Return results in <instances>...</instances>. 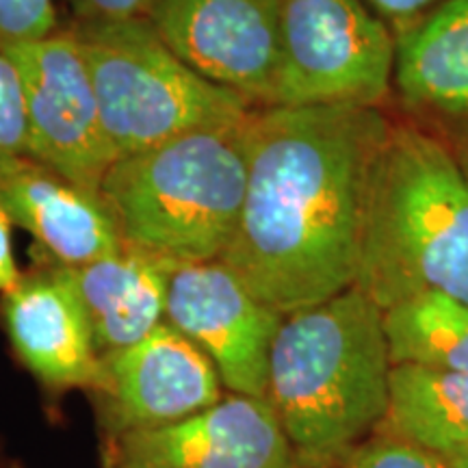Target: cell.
I'll return each mask as SVG.
<instances>
[{
	"label": "cell",
	"mask_w": 468,
	"mask_h": 468,
	"mask_svg": "<svg viewBox=\"0 0 468 468\" xmlns=\"http://www.w3.org/2000/svg\"><path fill=\"white\" fill-rule=\"evenodd\" d=\"M393 117L368 107H261L250 117L248 186L221 262L289 314L356 282L373 163Z\"/></svg>",
	"instance_id": "cell-1"
},
{
	"label": "cell",
	"mask_w": 468,
	"mask_h": 468,
	"mask_svg": "<svg viewBox=\"0 0 468 468\" xmlns=\"http://www.w3.org/2000/svg\"><path fill=\"white\" fill-rule=\"evenodd\" d=\"M384 308L358 286L284 314L267 399L302 468H335L384 425L390 401Z\"/></svg>",
	"instance_id": "cell-2"
},
{
	"label": "cell",
	"mask_w": 468,
	"mask_h": 468,
	"mask_svg": "<svg viewBox=\"0 0 468 468\" xmlns=\"http://www.w3.org/2000/svg\"><path fill=\"white\" fill-rule=\"evenodd\" d=\"M354 286L384 310L431 291L468 302V174L452 139L393 120L368 180Z\"/></svg>",
	"instance_id": "cell-3"
},
{
	"label": "cell",
	"mask_w": 468,
	"mask_h": 468,
	"mask_svg": "<svg viewBox=\"0 0 468 468\" xmlns=\"http://www.w3.org/2000/svg\"><path fill=\"white\" fill-rule=\"evenodd\" d=\"M250 117L120 156L101 196L122 241L172 265L219 261L245 200Z\"/></svg>",
	"instance_id": "cell-4"
},
{
	"label": "cell",
	"mask_w": 468,
	"mask_h": 468,
	"mask_svg": "<svg viewBox=\"0 0 468 468\" xmlns=\"http://www.w3.org/2000/svg\"><path fill=\"white\" fill-rule=\"evenodd\" d=\"M69 31L120 156L202 128L239 124L259 109L186 66L148 17L72 20Z\"/></svg>",
	"instance_id": "cell-5"
},
{
	"label": "cell",
	"mask_w": 468,
	"mask_h": 468,
	"mask_svg": "<svg viewBox=\"0 0 468 468\" xmlns=\"http://www.w3.org/2000/svg\"><path fill=\"white\" fill-rule=\"evenodd\" d=\"M395 61V33L365 0H282L269 107L384 109Z\"/></svg>",
	"instance_id": "cell-6"
},
{
	"label": "cell",
	"mask_w": 468,
	"mask_h": 468,
	"mask_svg": "<svg viewBox=\"0 0 468 468\" xmlns=\"http://www.w3.org/2000/svg\"><path fill=\"white\" fill-rule=\"evenodd\" d=\"M7 52L25 93L27 154L80 189L101 193L120 159L93 90L85 57L69 27L17 44Z\"/></svg>",
	"instance_id": "cell-7"
},
{
	"label": "cell",
	"mask_w": 468,
	"mask_h": 468,
	"mask_svg": "<svg viewBox=\"0 0 468 468\" xmlns=\"http://www.w3.org/2000/svg\"><path fill=\"white\" fill-rule=\"evenodd\" d=\"M282 319L221 261L172 267L165 321L208 356L228 393L267 397L269 354Z\"/></svg>",
	"instance_id": "cell-8"
},
{
	"label": "cell",
	"mask_w": 468,
	"mask_h": 468,
	"mask_svg": "<svg viewBox=\"0 0 468 468\" xmlns=\"http://www.w3.org/2000/svg\"><path fill=\"white\" fill-rule=\"evenodd\" d=\"M282 0H150L145 17L186 66L269 107Z\"/></svg>",
	"instance_id": "cell-9"
},
{
	"label": "cell",
	"mask_w": 468,
	"mask_h": 468,
	"mask_svg": "<svg viewBox=\"0 0 468 468\" xmlns=\"http://www.w3.org/2000/svg\"><path fill=\"white\" fill-rule=\"evenodd\" d=\"M111 468H302L267 397L224 393L178 423L104 444Z\"/></svg>",
	"instance_id": "cell-10"
},
{
	"label": "cell",
	"mask_w": 468,
	"mask_h": 468,
	"mask_svg": "<svg viewBox=\"0 0 468 468\" xmlns=\"http://www.w3.org/2000/svg\"><path fill=\"white\" fill-rule=\"evenodd\" d=\"M102 367L104 384L93 397L107 442L178 423L226 393L208 356L167 321L144 341L102 356Z\"/></svg>",
	"instance_id": "cell-11"
},
{
	"label": "cell",
	"mask_w": 468,
	"mask_h": 468,
	"mask_svg": "<svg viewBox=\"0 0 468 468\" xmlns=\"http://www.w3.org/2000/svg\"><path fill=\"white\" fill-rule=\"evenodd\" d=\"M0 321L17 360L48 390L102 388V356L66 265L42 256L3 295Z\"/></svg>",
	"instance_id": "cell-12"
},
{
	"label": "cell",
	"mask_w": 468,
	"mask_h": 468,
	"mask_svg": "<svg viewBox=\"0 0 468 468\" xmlns=\"http://www.w3.org/2000/svg\"><path fill=\"white\" fill-rule=\"evenodd\" d=\"M0 210L31 234L46 259L68 267L124 243L101 193L80 189L28 154L0 150Z\"/></svg>",
	"instance_id": "cell-13"
},
{
	"label": "cell",
	"mask_w": 468,
	"mask_h": 468,
	"mask_svg": "<svg viewBox=\"0 0 468 468\" xmlns=\"http://www.w3.org/2000/svg\"><path fill=\"white\" fill-rule=\"evenodd\" d=\"M172 267L131 243L85 265L68 267L101 356L144 341L165 321Z\"/></svg>",
	"instance_id": "cell-14"
},
{
	"label": "cell",
	"mask_w": 468,
	"mask_h": 468,
	"mask_svg": "<svg viewBox=\"0 0 468 468\" xmlns=\"http://www.w3.org/2000/svg\"><path fill=\"white\" fill-rule=\"evenodd\" d=\"M395 93L408 109L468 124V0H442L397 37Z\"/></svg>",
	"instance_id": "cell-15"
},
{
	"label": "cell",
	"mask_w": 468,
	"mask_h": 468,
	"mask_svg": "<svg viewBox=\"0 0 468 468\" xmlns=\"http://www.w3.org/2000/svg\"><path fill=\"white\" fill-rule=\"evenodd\" d=\"M436 455L468 444V371L393 365L384 425Z\"/></svg>",
	"instance_id": "cell-16"
},
{
	"label": "cell",
	"mask_w": 468,
	"mask_h": 468,
	"mask_svg": "<svg viewBox=\"0 0 468 468\" xmlns=\"http://www.w3.org/2000/svg\"><path fill=\"white\" fill-rule=\"evenodd\" d=\"M393 365L468 371V302L420 292L384 310Z\"/></svg>",
	"instance_id": "cell-17"
},
{
	"label": "cell",
	"mask_w": 468,
	"mask_h": 468,
	"mask_svg": "<svg viewBox=\"0 0 468 468\" xmlns=\"http://www.w3.org/2000/svg\"><path fill=\"white\" fill-rule=\"evenodd\" d=\"M335 468H449L441 455L420 449L406 438L379 427L373 436L351 449Z\"/></svg>",
	"instance_id": "cell-18"
},
{
	"label": "cell",
	"mask_w": 468,
	"mask_h": 468,
	"mask_svg": "<svg viewBox=\"0 0 468 468\" xmlns=\"http://www.w3.org/2000/svg\"><path fill=\"white\" fill-rule=\"evenodd\" d=\"M58 27L55 0H0V50L33 42Z\"/></svg>",
	"instance_id": "cell-19"
},
{
	"label": "cell",
	"mask_w": 468,
	"mask_h": 468,
	"mask_svg": "<svg viewBox=\"0 0 468 468\" xmlns=\"http://www.w3.org/2000/svg\"><path fill=\"white\" fill-rule=\"evenodd\" d=\"M28 126L25 93L16 63L0 50V150L27 154Z\"/></svg>",
	"instance_id": "cell-20"
},
{
	"label": "cell",
	"mask_w": 468,
	"mask_h": 468,
	"mask_svg": "<svg viewBox=\"0 0 468 468\" xmlns=\"http://www.w3.org/2000/svg\"><path fill=\"white\" fill-rule=\"evenodd\" d=\"M365 3L390 27L395 37H401L403 33L420 25L442 0H365Z\"/></svg>",
	"instance_id": "cell-21"
},
{
	"label": "cell",
	"mask_w": 468,
	"mask_h": 468,
	"mask_svg": "<svg viewBox=\"0 0 468 468\" xmlns=\"http://www.w3.org/2000/svg\"><path fill=\"white\" fill-rule=\"evenodd\" d=\"M74 20H124L145 17L150 0H66Z\"/></svg>",
	"instance_id": "cell-22"
},
{
	"label": "cell",
	"mask_w": 468,
	"mask_h": 468,
	"mask_svg": "<svg viewBox=\"0 0 468 468\" xmlns=\"http://www.w3.org/2000/svg\"><path fill=\"white\" fill-rule=\"evenodd\" d=\"M20 278L22 271L14 251V221L0 210V295L14 291Z\"/></svg>",
	"instance_id": "cell-23"
},
{
	"label": "cell",
	"mask_w": 468,
	"mask_h": 468,
	"mask_svg": "<svg viewBox=\"0 0 468 468\" xmlns=\"http://www.w3.org/2000/svg\"><path fill=\"white\" fill-rule=\"evenodd\" d=\"M442 460L447 462L449 468H468V444L455 449V452L442 455Z\"/></svg>",
	"instance_id": "cell-24"
},
{
	"label": "cell",
	"mask_w": 468,
	"mask_h": 468,
	"mask_svg": "<svg viewBox=\"0 0 468 468\" xmlns=\"http://www.w3.org/2000/svg\"><path fill=\"white\" fill-rule=\"evenodd\" d=\"M452 142H453V145H455V150H458L462 165H464L466 174H468V131L458 134V139H452Z\"/></svg>",
	"instance_id": "cell-25"
}]
</instances>
